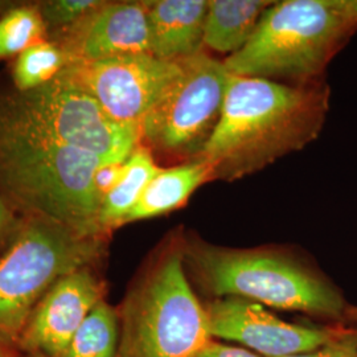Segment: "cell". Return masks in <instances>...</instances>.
I'll return each instance as SVG.
<instances>
[{"label":"cell","instance_id":"cell-1","mask_svg":"<svg viewBox=\"0 0 357 357\" xmlns=\"http://www.w3.org/2000/svg\"><path fill=\"white\" fill-rule=\"evenodd\" d=\"M330 106L319 79L290 86L230 75L220 122L199 158L213 178H241L314 141Z\"/></svg>","mask_w":357,"mask_h":357},{"label":"cell","instance_id":"cell-2","mask_svg":"<svg viewBox=\"0 0 357 357\" xmlns=\"http://www.w3.org/2000/svg\"><path fill=\"white\" fill-rule=\"evenodd\" d=\"M100 158L53 141L0 107V192L24 216L44 217L85 237L107 238L94 187Z\"/></svg>","mask_w":357,"mask_h":357},{"label":"cell","instance_id":"cell-3","mask_svg":"<svg viewBox=\"0 0 357 357\" xmlns=\"http://www.w3.org/2000/svg\"><path fill=\"white\" fill-rule=\"evenodd\" d=\"M190 278L211 299L237 296L266 306L343 323L340 290L317 268L277 249H231L183 237Z\"/></svg>","mask_w":357,"mask_h":357},{"label":"cell","instance_id":"cell-4","mask_svg":"<svg viewBox=\"0 0 357 357\" xmlns=\"http://www.w3.org/2000/svg\"><path fill=\"white\" fill-rule=\"evenodd\" d=\"M116 310L119 357H193L212 340L185 271L183 237L150 255Z\"/></svg>","mask_w":357,"mask_h":357},{"label":"cell","instance_id":"cell-5","mask_svg":"<svg viewBox=\"0 0 357 357\" xmlns=\"http://www.w3.org/2000/svg\"><path fill=\"white\" fill-rule=\"evenodd\" d=\"M356 29L352 0L273 1L253 38L224 66L236 76L312 82Z\"/></svg>","mask_w":357,"mask_h":357},{"label":"cell","instance_id":"cell-6","mask_svg":"<svg viewBox=\"0 0 357 357\" xmlns=\"http://www.w3.org/2000/svg\"><path fill=\"white\" fill-rule=\"evenodd\" d=\"M107 238L85 237L38 216H24L0 250V345L16 349L31 312L65 274L98 266Z\"/></svg>","mask_w":357,"mask_h":357},{"label":"cell","instance_id":"cell-7","mask_svg":"<svg viewBox=\"0 0 357 357\" xmlns=\"http://www.w3.org/2000/svg\"><path fill=\"white\" fill-rule=\"evenodd\" d=\"M3 107L53 141L105 163L125 162L141 146V126L116 122L90 96L59 78L19 93Z\"/></svg>","mask_w":357,"mask_h":357},{"label":"cell","instance_id":"cell-8","mask_svg":"<svg viewBox=\"0 0 357 357\" xmlns=\"http://www.w3.org/2000/svg\"><path fill=\"white\" fill-rule=\"evenodd\" d=\"M172 86L142 122V141L188 160L199 158L222 114L230 73L204 51L181 61Z\"/></svg>","mask_w":357,"mask_h":357},{"label":"cell","instance_id":"cell-9","mask_svg":"<svg viewBox=\"0 0 357 357\" xmlns=\"http://www.w3.org/2000/svg\"><path fill=\"white\" fill-rule=\"evenodd\" d=\"M183 70L151 53L72 63L56 77L90 96L116 122L141 126Z\"/></svg>","mask_w":357,"mask_h":357},{"label":"cell","instance_id":"cell-10","mask_svg":"<svg viewBox=\"0 0 357 357\" xmlns=\"http://www.w3.org/2000/svg\"><path fill=\"white\" fill-rule=\"evenodd\" d=\"M212 339L236 342L262 357H284L314 351L342 337L348 328L293 324L270 314L262 305L237 298L203 302Z\"/></svg>","mask_w":357,"mask_h":357},{"label":"cell","instance_id":"cell-11","mask_svg":"<svg viewBox=\"0 0 357 357\" xmlns=\"http://www.w3.org/2000/svg\"><path fill=\"white\" fill-rule=\"evenodd\" d=\"M106 282L97 266L65 274L38 302L19 336V354L60 357L90 312L106 301Z\"/></svg>","mask_w":357,"mask_h":357},{"label":"cell","instance_id":"cell-12","mask_svg":"<svg viewBox=\"0 0 357 357\" xmlns=\"http://www.w3.org/2000/svg\"><path fill=\"white\" fill-rule=\"evenodd\" d=\"M147 1H101L53 40L68 64L150 53Z\"/></svg>","mask_w":357,"mask_h":357},{"label":"cell","instance_id":"cell-13","mask_svg":"<svg viewBox=\"0 0 357 357\" xmlns=\"http://www.w3.org/2000/svg\"><path fill=\"white\" fill-rule=\"evenodd\" d=\"M149 4L150 53L180 63L204 51L205 0H155Z\"/></svg>","mask_w":357,"mask_h":357},{"label":"cell","instance_id":"cell-14","mask_svg":"<svg viewBox=\"0 0 357 357\" xmlns=\"http://www.w3.org/2000/svg\"><path fill=\"white\" fill-rule=\"evenodd\" d=\"M212 178L213 169L202 158L187 160L178 166L160 168L143 192L138 204L125 218L123 225L178 209L200 185Z\"/></svg>","mask_w":357,"mask_h":357},{"label":"cell","instance_id":"cell-15","mask_svg":"<svg viewBox=\"0 0 357 357\" xmlns=\"http://www.w3.org/2000/svg\"><path fill=\"white\" fill-rule=\"evenodd\" d=\"M273 4L265 0H211L205 17L204 48L234 54L253 38L262 15Z\"/></svg>","mask_w":357,"mask_h":357},{"label":"cell","instance_id":"cell-16","mask_svg":"<svg viewBox=\"0 0 357 357\" xmlns=\"http://www.w3.org/2000/svg\"><path fill=\"white\" fill-rule=\"evenodd\" d=\"M149 147L138 146L125 162V171L114 190L103 197L100 211V227L105 236L123 227V221L138 204L153 176L159 172Z\"/></svg>","mask_w":357,"mask_h":357},{"label":"cell","instance_id":"cell-17","mask_svg":"<svg viewBox=\"0 0 357 357\" xmlns=\"http://www.w3.org/2000/svg\"><path fill=\"white\" fill-rule=\"evenodd\" d=\"M60 357H119L116 307L107 301L96 307Z\"/></svg>","mask_w":357,"mask_h":357},{"label":"cell","instance_id":"cell-18","mask_svg":"<svg viewBox=\"0 0 357 357\" xmlns=\"http://www.w3.org/2000/svg\"><path fill=\"white\" fill-rule=\"evenodd\" d=\"M68 65L64 52L54 43L41 40L22 52L13 66V82L19 93L38 89L53 81Z\"/></svg>","mask_w":357,"mask_h":357},{"label":"cell","instance_id":"cell-19","mask_svg":"<svg viewBox=\"0 0 357 357\" xmlns=\"http://www.w3.org/2000/svg\"><path fill=\"white\" fill-rule=\"evenodd\" d=\"M47 28L38 6H19L0 17V59L20 54L45 40Z\"/></svg>","mask_w":357,"mask_h":357},{"label":"cell","instance_id":"cell-20","mask_svg":"<svg viewBox=\"0 0 357 357\" xmlns=\"http://www.w3.org/2000/svg\"><path fill=\"white\" fill-rule=\"evenodd\" d=\"M98 0H47L38 4L47 31L56 35L76 26L77 23L100 6Z\"/></svg>","mask_w":357,"mask_h":357},{"label":"cell","instance_id":"cell-21","mask_svg":"<svg viewBox=\"0 0 357 357\" xmlns=\"http://www.w3.org/2000/svg\"><path fill=\"white\" fill-rule=\"evenodd\" d=\"M284 357H357V328H348L337 340L314 351Z\"/></svg>","mask_w":357,"mask_h":357},{"label":"cell","instance_id":"cell-22","mask_svg":"<svg viewBox=\"0 0 357 357\" xmlns=\"http://www.w3.org/2000/svg\"><path fill=\"white\" fill-rule=\"evenodd\" d=\"M125 162L103 163L97 168L94 174V187L101 200H103L106 195L113 191L115 185L119 183L125 171Z\"/></svg>","mask_w":357,"mask_h":357},{"label":"cell","instance_id":"cell-23","mask_svg":"<svg viewBox=\"0 0 357 357\" xmlns=\"http://www.w3.org/2000/svg\"><path fill=\"white\" fill-rule=\"evenodd\" d=\"M193 357H262L241 347H233L215 342L213 339Z\"/></svg>","mask_w":357,"mask_h":357},{"label":"cell","instance_id":"cell-24","mask_svg":"<svg viewBox=\"0 0 357 357\" xmlns=\"http://www.w3.org/2000/svg\"><path fill=\"white\" fill-rule=\"evenodd\" d=\"M19 221L13 216L8 205L0 197V250L10 241Z\"/></svg>","mask_w":357,"mask_h":357},{"label":"cell","instance_id":"cell-25","mask_svg":"<svg viewBox=\"0 0 357 357\" xmlns=\"http://www.w3.org/2000/svg\"><path fill=\"white\" fill-rule=\"evenodd\" d=\"M343 323H348V324H357V306H351V305H348V307L345 308Z\"/></svg>","mask_w":357,"mask_h":357},{"label":"cell","instance_id":"cell-26","mask_svg":"<svg viewBox=\"0 0 357 357\" xmlns=\"http://www.w3.org/2000/svg\"><path fill=\"white\" fill-rule=\"evenodd\" d=\"M19 352L16 349H11V348H6L0 345V357H19Z\"/></svg>","mask_w":357,"mask_h":357},{"label":"cell","instance_id":"cell-27","mask_svg":"<svg viewBox=\"0 0 357 357\" xmlns=\"http://www.w3.org/2000/svg\"><path fill=\"white\" fill-rule=\"evenodd\" d=\"M19 357H47L44 355H38V354H20Z\"/></svg>","mask_w":357,"mask_h":357}]
</instances>
